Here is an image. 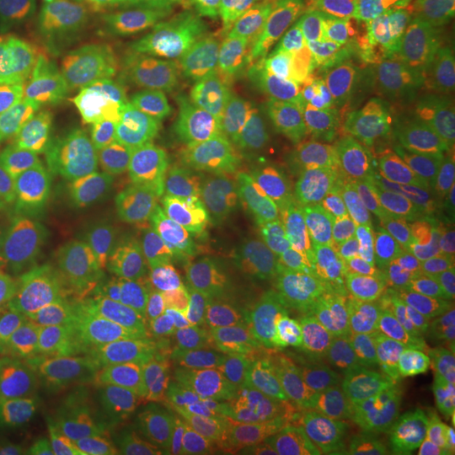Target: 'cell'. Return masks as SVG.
Instances as JSON below:
<instances>
[{"label":"cell","mask_w":455,"mask_h":455,"mask_svg":"<svg viewBox=\"0 0 455 455\" xmlns=\"http://www.w3.org/2000/svg\"><path fill=\"white\" fill-rule=\"evenodd\" d=\"M415 66L402 33L381 20L310 49L304 61L260 88L263 103L331 118L366 112Z\"/></svg>","instance_id":"cell-1"},{"label":"cell","mask_w":455,"mask_h":455,"mask_svg":"<svg viewBox=\"0 0 455 455\" xmlns=\"http://www.w3.org/2000/svg\"><path fill=\"white\" fill-rule=\"evenodd\" d=\"M88 306L98 344L142 363L195 338V300L159 257L100 278Z\"/></svg>","instance_id":"cell-2"},{"label":"cell","mask_w":455,"mask_h":455,"mask_svg":"<svg viewBox=\"0 0 455 455\" xmlns=\"http://www.w3.org/2000/svg\"><path fill=\"white\" fill-rule=\"evenodd\" d=\"M178 41V17L152 0L90 5L73 41V65L100 105L115 108L133 83L163 63Z\"/></svg>","instance_id":"cell-3"},{"label":"cell","mask_w":455,"mask_h":455,"mask_svg":"<svg viewBox=\"0 0 455 455\" xmlns=\"http://www.w3.org/2000/svg\"><path fill=\"white\" fill-rule=\"evenodd\" d=\"M238 139L225 95L210 86L174 88L125 115L122 146L139 180L163 178L184 164L221 157Z\"/></svg>","instance_id":"cell-4"},{"label":"cell","mask_w":455,"mask_h":455,"mask_svg":"<svg viewBox=\"0 0 455 455\" xmlns=\"http://www.w3.org/2000/svg\"><path fill=\"white\" fill-rule=\"evenodd\" d=\"M144 204L169 246L186 248L204 240L235 246L257 199L242 167L208 157L163 176Z\"/></svg>","instance_id":"cell-5"},{"label":"cell","mask_w":455,"mask_h":455,"mask_svg":"<svg viewBox=\"0 0 455 455\" xmlns=\"http://www.w3.org/2000/svg\"><path fill=\"white\" fill-rule=\"evenodd\" d=\"M243 148L280 176L342 182L356 169L358 133L341 120L260 101L244 118Z\"/></svg>","instance_id":"cell-6"},{"label":"cell","mask_w":455,"mask_h":455,"mask_svg":"<svg viewBox=\"0 0 455 455\" xmlns=\"http://www.w3.org/2000/svg\"><path fill=\"white\" fill-rule=\"evenodd\" d=\"M139 180L114 129L80 107L58 163L48 169L46 196L80 212L114 210L133 195Z\"/></svg>","instance_id":"cell-7"},{"label":"cell","mask_w":455,"mask_h":455,"mask_svg":"<svg viewBox=\"0 0 455 455\" xmlns=\"http://www.w3.org/2000/svg\"><path fill=\"white\" fill-rule=\"evenodd\" d=\"M76 101L24 68L0 71V165L49 167L58 159L78 112Z\"/></svg>","instance_id":"cell-8"},{"label":"cell","mask_w":455,"mask_h":455,"mask_svg":"<svg viewBox=\"0 0 455 455\" xmlns=\"http://www.w3.org/2000/svg\"><path fill=\"white\" fill-rule=\"evenodd\" d=\"M338 321L332 304L302 283L265 299L257 332L267 368L295 374L315 395L329 385V356Z\"/></svg>","instance_id":"cell-9"},{"label":"cell","mask_w":455,"mask_h":455,"mask_svg":"<svg viewBox=\"0 0 455 455\" xmlns=\"http://www.w3.org/2000/svg\"><path fill=\"white\" fill-rule=\"evenodd\" d=\"M353 201L358 225L347 261L361 283L379 291L445 268L440 243L428 231L393 212L371 191H358Z\"/></svg>","instance_id":"cell-10"},{"label":"cell","mask_w":455,"mask_h":455,"mask_svg":"<svg viewBox=\"0 0 455 455\" xmlns=\"http://www.w3.org/2000/svg\"><path fill=\"white\" fill-rule=\"evenodd\" d=\"M101 349L86 331L48 342L29 356V427L63 432L82 423L95 405L101 383Z\"/></svg>","instance_id":"cell-11"},{"label":"cell","mask_w":455,"mask_h":455,"mask_svg":"<svg viewBox=\"0 0 455 455\" xmlns=\"http://www.w3.org/2000/svg\"><path fill=\"white\" fill-rule=\"evenodd\" d=\"M344 17L275 14L206 29L204 61L212 68L250 73L283 65L341 29Z\"/></svg>","instance_id":"cell-12"},{"label":"cell","mask_w":455,"mask_h":455,"mask_svg":"<svg viewBox=\"0 0 455 455\" xmlns=\"http://www.w3.org/2000/svg\"><path fill=\"white\" fill-rule=\"evenodd\" d=\"M361 315L374 336L428 347H455V276L440 268L373 291L363 302Z\"/></svg>","instance_id":"cell-13"},{"label":"cell","mask_w":455,"mask_h":455,"mask_svg":"<svg viewBox=\"0 0 455 455\" xmlns=\"http://www.w3.org/2000/svg\"><path fill=\"white\" fill-rule=\"evenodd\" d=\"M319 248L321 243L287 227L257 203L233 248V282L265 297L287 291L314 272Z\"/></svg>","instance_id":"cell-14"},{"label":"cell","mask_w":455,"mask_h":455,"mask_svg":"<svg viewBox=\"0 0 455 455\" xmlns=\"http://www.w3.org/2000/svg\"><path fill=\"white\" fill-rule=\"evenodd\" d=\"M440 84L432 75L408 73L361 114L359 129L368 152L395 163L435 139Z\"/></svg>","instance_id":"cell-15"},{"label":"cell","mask_w":455,"mask_h":455,"mask_svg":"<svg viewBox=\"0 0 455 455\" xmlns=\"http://www.w3.org/2000/svg\"><path fill=\"white\" fill-rule=\"evenodd\" d=\"M315 396L302 378L267 368L231 393L235 428L257 447L292 445L309 420Z\"/></svg>","instance_id":"cell-16"},{"label":"cell","mask_w":455,"mask_h":455,"mask_svg":"<svg viewBox=\"0 0 455 455\" xmlns=\"http://www.w3.org/2000/svg\"><path fill=\"white\" fill-rule=\"evenodd\" d=\"M383 203L428 231L440 243L455 204V169L434 142L390 164Z\"/></svg>","instance_id":"cell-17"},{"label":"cell","mask_w":455,"mask_h":455,"mask_svg":"<svg viewBox=\"0 0 455 455\" xmlns=\"http://www.w3.org/2000/svg\"><path fill=\"white\" fill-rule=\"evenodd\" d=\"M325 420L341 437L368 455H413L420 440L398 395L361 396L331 390L324 398Z\"/></svg>","instance_id":"cell-18"},{"label":"cell","mask_w":455,"mask_h":455,"mask_svg":"<svg viewBox=\"0 0 455 455\" xmlns=\"http://www.w3.org/2000/svg\"><path fill=\"white\" fill-rule=\"evenodd\" d=\"M227 353L212 344H186L147 359L137 370V388L152 413L171 415L193 405L220 383Z\"/></svg>","instance_id":"cell-19"},{"label":"cell","mask_w":455,"mask_h":455,"mask_svg":"<svg viewBox=\"0 0 455 455\" xmlns=\"http://www.w3.org/2000/svg\"><path fill=\"white\" fill-rule=\"evenodd\" d=\"M105 238V228L97 221L69 228L28 274L26 289L71 307L88 306L101 278Z\"/></svg>","instance_id":"cell-20"},{"label":"cell","mask_w":455,"mask_h":455,"mask_svg":"<svg viewBox=\"0 0 455 455\" xmlns=\"http://www.w3.org/2000/svg\"><path fill=\"white\" fill-rule=\"evenodd\" d=\"M400 395L425 445L445 443L455 434L454 351L430 347L408 361Z\"/></svg>","instance_id":"cell-21"},{"label":"cell","mask_w":455,"mask_h":455,"mask_svg":"<svg viewBox=\"0 0 455 455\" xmlns=\"http://www.w3.org/2000/svg\"><path fill=\"white\" fill-rule=\"evenodd\" d=\"M405 361L379 336L346 332L332 344L329 356V383L332 390L361 396L400 395Z\"/></svg>","instance_id":"cell-22"},{"label":"cell","mask_w":455,"mask_h":455,"mask_svg":"<svg viewBox=\"0 0 455 455\" xmlns=\"http://www.w3.org/2000/svg\"><path fill=\"white\" fill-rule=\"evenodd\" d=\"M82 212L44 197L9 225L0 228V287L26 275L44 257Z\"/></svg>","instance_id":"cell-23"},{"label":"cell","mask_w":455,"mask_h":455,"mask_svg":"<svg viewBox=\"0 0 455 455\" xmlns=\"http://www.w3.org/2000/svg\"><path fill=\"white\" fill-rule=\"evenodd\" d=\"M73 20V0H0V65L48 48Z\"/></svg>","instance_id":"cell-24"},{"label":"cell","mask_w":455,"mask_h":455,"mask_svg":"<svg viewBox=\"0 0 455 455\" xmlns=\"http://www.w3.org/2000/svg\"><path fill=\"white\" fill-rule=\"evenodd\" d=\"M260 204L276 220L317 243L336 235L344 225L336 197L324 180L291 178L278 182L261 193Z\"/></svg>","instance_id":"cell-25"},{"label":"cell","mask_w":455,"mask_h":455,"mask_svg":"<svg viewBox=\"0 0 455 455\" xmlns=\"http://www.w3.org/2000/svg\"><path fill=\"white\" fill-rule=\"evenodd\" d=\"M82 329L71 306L29 289L12 293L0 306V331L28 358L48 342Z\"/></svg>","instance_id":"cell-26"},{"label":"cell","mask_w":455,"mask_h":455,"mask_svg":"<svg viewBox=\"0 0 455 455\" xmlns=\"http://www.w3.org/2000/svg\"><path fill=\"white\" fill-rule=\"evenodd\" d=\"M265 295L235 282L196 300V324L210 344L240 349L257 339Z\"/></svg>","instance_id":"cell-27"},{"label":"cell","mask_w":455,"mask_h":455,"mask_svg":"<svg viewBox=\"0 0 455 455\" xmlns=\"http://www.w3.org/2000/svg\"><path fill=\"white\" fill-rule=\"evenodd\" d=\"M233 244L204 240L184 248L182 283L193 300H199L233 282Z\"/></svg>","instance_id":"cell-28"},{"label":"cell","mask_w":455,"mask_h":455,"mask_svg":"<svg viewBox=\"0 0 455 455\" xmlns=\"http://www.w3.org/2000/svg\"><path fill=\"white\" fill-rule=\"evenodd\" d=\"M48 169L0 165V228L46 197Z\"/></svg>","instance_id":"cell-29"},{"label":"cell","mask_w":455,"mask_h":455,"mask_svg":"<svg viewBox=\"0 0 455 455\" xmlns=\"http://www.w3.org/2000/svg\"><path fill=\"white\" fill-rule=\"evenodd\" d=\"M29 400V358L0 331V422L26 413Z\"/></svg>","instance_id":"cell-30"},{"label":"cell","mask_w":455,"mask_h":455,"mask_svg":"<svg viewBox=\"0 0 455 455\" xmlns=\"http://www.w3.org/2000/svg\"><path fill=\"white\" fill-rule=\"evenodd\" d=\"M374 4L388 14L398 33L427 39L439 33L442 0H374Z\"/></svg>","instance_id":"cell-31"},{"label":"cell","mask_w":455,"mask_h":455,"mask_svg":"<svg viewBox=\"0 0 455 455\" xmlns=\"http://www.w3.org/2000/svg\"><path fill=\"white\" fill-rule=\"evenodd\" d=\"M172 7L174 12L188 20L231 16L242 12H268V0H157Z\"/></svg>","instance_id":"cell-32"},{"label":"cell","mask_w":455,"mask_h":455,"mask_svg":"<svg viewBox=\"0 0 455 455\" xmlns=\"http://www.w3.org/2000/svg\"><path fill=\"white\" fill-rule=\"evenodd\" d=\"M299 440L306 455H368L341 439L315 408L312 410Z\"/></svg>","instance_id":"cell-33"},{"label":"cell","mask_w":455,"mask_h":455,"mask_svg":"<svg viewBox=\"0 0 455 455\" xmlns=\"http://www.w3.org/2000/svg\"><path fill=\"white\" fill-rule=\"evenodd\" d=\"M435 139L449 161L455 159V73L440 90Z\"/></svg>","instance_id":"cell-34"},{"label":"cell","mask_w":455,"mask_h":455,"mask_svg":"<svg viewBox=\"0 0 455 455\" xmlns=\"http://www.w3.org/2000/svg\"><path fill=\"white\" fill-rule=\"evenodd\" d=\"M19 455H90L80 445L61 439L54 432H33L20 449Z\"/></svg>","instance_id":"cell-35"},{"label":"cell","mask_w":455,"mask_h":455,"mask_svg":"<svg viewBox=\"0 0 455 455\" xmlns=\"http://www.w3.org/2000/svg\"><path fill=\"white\" fill-rule=\"evenodd\" d=\"M312 14L324 17H344L351 7H364L366 0H304Z\"/></svg>","instance_id":"cell-36"},{"label":"cell","mask_w":455,"mask_h":455,"mask_svg":"<svg viewBox=\"0 0 455 455\" xmlns=\"http://www.w3.org/2000/svg\"><path fill=\"white\" fill-rule=\"evenodd\" d=\"M440 33L451 60H455V0H442L440 4Z\"/></svg>","instance_id":"cell-37"},{"label":"cell","mask_w":455,"mask_h":455,"mask_svg":"<svg viewBox=\"0 0 455 455\" xmlns=\"http://www.w3.org/2000/svg\"><path fill=\"white\" fill-rule=\"evenodd\" d=\"M440 253L443 267L455 276V204L440 240Z\"/></svg>","instance_id":"cell-38"},{"label":"cell","mask_w":455,"mask_h":455,"mask_svg":"<svg viewBox=\"0 0 455 455\" xmlns=\"http://www.w3.org/2000/svg\"><path fill=\"white\" fill-rule=\"evenodd\" d=\"M184 455H227L223 451L212 447V445H201V447H195L191 449L189 452H186Z\"/></svg>","instance_id":"cell-39"},{"label":"cell","mask_w":455,"mask_h":455,"mask_svg":"<svg viewBox=\"0 0 455 455\" xmlns=\"http://www.w3.org/2000/svg\"><path fill=\"white\" fill-rule=\"evenodd\" d=\"M297 455H306V454H304V452H300V454H297Z\"/></svg>","instance_id":"cell-40"},{"label":"cell","mask_w":455,"mask_h":455,"mask_svg":"<svg viewBox=\"0 0 455 455\" xmlns=\"http://www.w3.org/2000/svg\"><path fill=\"white\" fill-rule=\"evenodd\" d=\"M152 2H157V0H152Z\"/></svg>","instance_id":"cell-41"}]
</instances>
